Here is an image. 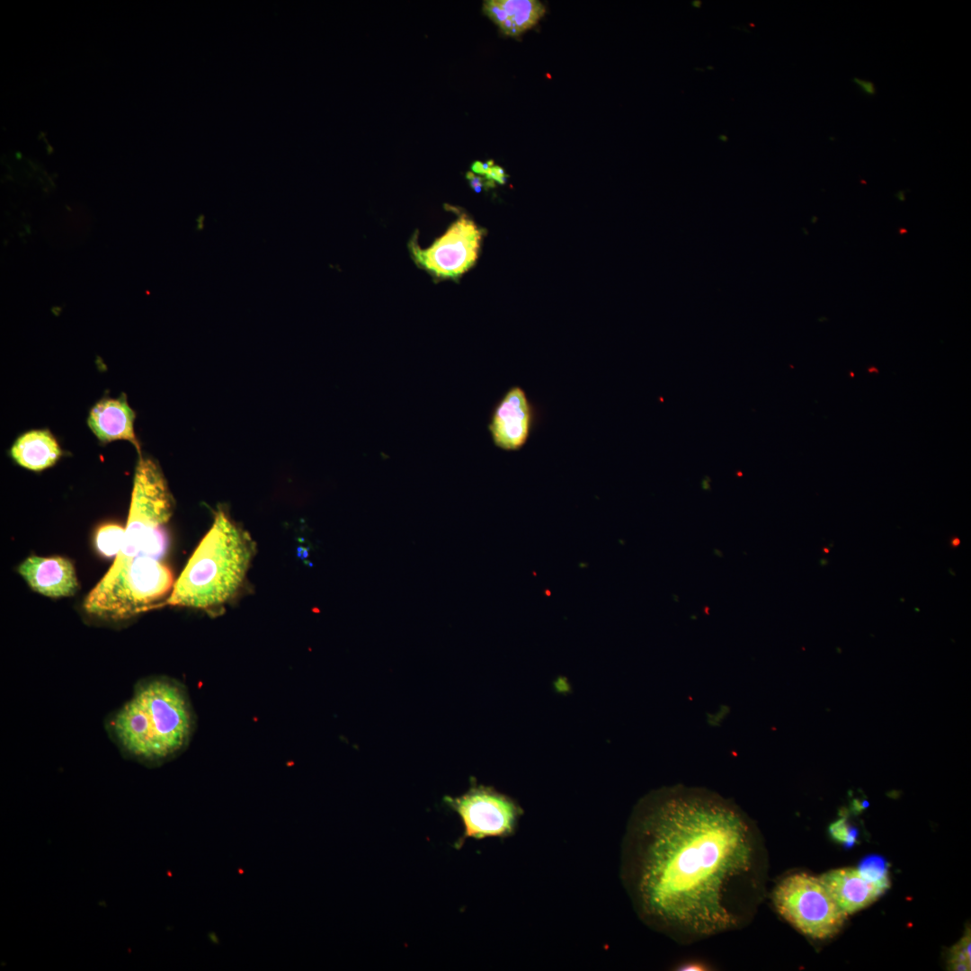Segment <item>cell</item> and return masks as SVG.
<instances>
[{"mask_svg":"<svg viewBox=\"0 0 971 971\" xmlns=\"http://www.w3.org/2000/svg\"><path fill=\"white\" fill-rule=\"evenodd\" d=\"M765 859L751 819L706 789L669 787L635 806L620 877L650 928L693 942L747 924L762 896Z\"/></svg>","mask_w":971,"mask_h":971,"instance_id":"1","label":"cell"},{"mask_svg":"<svg viewBox=\"0 0 971 971\" xmlns=\"http://www.w3.org/2000/svg\"><path fill=\"white\" fill-rule=\"evenodd\" d=\"M254 552L249 535L218 511L165 604L204 610L224 604L241 586Z\"/></svg>","mask_w":971,"mask_h":971,"instance_id":"2","label":"cell"},{"mask_svg":"<svg viewBox=\"0 0 971 971\" xmlns=\"http://www.w3.org/2000/svg\"><path fill=\"white\" fill-rule=\"evenodd\" d=\"M113 733L131 755L161 761L179 752L192 728L191 707L183 690L163 679L141 685L113 718Z\"/></svg>","mask_w":971,"mask_h":971,"instance_id":"3","label":"cell"},{"mask_svg":"<svg viewBox=\"0 0 971 971\" xmlns=\"http://www.w3.org/2000/svg\"><path fill=\"white\" fill-rule=\"evenodd\" d=\"M174 585V575L165 563L139 556L111 566L86 595L83 608L99 618L125 619L162 603Z\"/></svg>","mask_w":971,"mask_h":971,"instance_id":"4","label":"cell"},{"mask_svg":"<svg viewBox=\"0 0 971 971\" xmlns=\"http://www.w3.org/2000/svg\"><path fill=\"white\" fill-rule=\"evenodd\" d=\"M173 511V497L159 466L140 455L134 473L123 545L111 566L122 565L139 556L159 559L167 544L162 528Z\"/></svg>","mask_w":971,"mask_h":971,"instance_id":"5","label":"cell"},{"mask_svg":"<svg viewBox=\"0 0 971 971\" xmlns=\"http://www.w3.org/2000/svg\"><path fill=\"white\" fill-rule=\"evenodd\" d=\"M778 913L799 932L814 940L835 936L848 915L820 880L807 873L787 876L773 890Z\"/></svg>","mask_w":971,"mask_h":971,"instance_id":"6","label":"cell"},{"mask_svg":"<svg viewBox=\"0 0 971 971\" xmlns=\"http://www.w3.org/2000/svg\"><path fill=\"white\" fill-rule=\"evenodd\" d=\"M444 802L460 816L464 826L463 834L455 843L458 849L468 838L513 835L523 815V809L513 798L475 780L467 792L456 797L446 796Z\"/></svg>","mask_w":971,"mask_h":971,"instance_id":"7","label":"cell"},{"mask_svg":"<svg viewBox=\"0 0 971 971\" xmlns=\"http://www.w3.org/2000/svg\"><path fill=\"white\" fill-rule=\"evenodd\" d=\"M483 237L479 228L466 213L428 248H421L418 236L414 234L408 248L414 263L438 279H458L476 263Z\"/></svg>","mask_w":971,"mask_h":971,"instance_id":"8","label":"cell"},{"mask_svg":"<svg viewBox=\"0 0 971 971\" xmlns=\"http://www.w3.org/2000/svg\"><path fill=\"white\" fill-rule=\"evenodd\" d=\"M536 416L526 391L518 385L510 387L490 414L488 432L494 445L505 451L520 450L532 433Z\"/></svg>","mask_w":971,"mask_h":971,"instance_id":"9","label":"cell"},{"mask_svg":"<svg viewBox=\"0 0 971 971\" xmlns=\"http://www.w3.org/2000/svg\"><path fill=\"white\" fill-rule=\"evenodd\" d=\"M31 589L50 598L69 597L78 588L72 562L60 556H30L17 567Z\"/></svg>","mask_w":971,"mask_h":971,"instance_id":"10","label":"cell"},{"mask_svg":"<svg viewBox=\"0 0 971 971\" xmlns=\"http://www.w3.org/2000/svg\"><path fill=\"white\" fill-rule=\"evenodd\" d=\"M135 417L127 396L122 393L116 398L105 396L96 402L89 412L87 425L101 443L128 441L140 454V444L134 432Z\"/></svg>","mask_w":971,"mask_h":971,"instance_id":"11","label":"cell"},{"mask_svg":"<svg viewBox=\"0 0 971 971\" xmlns=\"http://www.w3.org/2000/svg\"><path fill=\"white\" fill-rule=\"evenodd\" d=\"M830 895L847 914H852L875 902L883 895L851 867L829 870L819 877Z\"/></svg>","mask_w":971,"mask_h":971,"instance_id":"12","label":"cell"},{"mask_svg":"<svg viewBox=\"0 0 971 971\" xmlns=\"http://www.w3.org/2000/svg\"><path fill=\"white\" fill-rule=\"evenodd\" d=\"M62 450L53 434L47 429L28 431L13 443L10 456L19 466L32 471L52 467Z\"/></svg>","mask_w":971,"mask_h":971,"instance_id":"13","label":"cell"},{"mask_svg":"<svg viewBox=\"0 0 971 971\" xmlns=\"http://www.w3.org/2000/svg\"><path fill=\"white\" fill-rule=\"evenodd\" d=\"M485 13L509 36H518L532 28L545 13L537 0H490L484 3Z\"/></svg>","mask_w":971,"mask_h":971,"instance_id":"14","label":"cell"},{"mask_svg":"<svg viewBox=\"0 0 971 971\" xmlns=\"http://www.w3.org/2000/svg\"><path fill=\"white\" fill-rule=\"evenodd\" d=\"M888 862L881 855L869 854L862 858L858 865L860 875L882 894L890 886Z\"/></svg>","mask_w":971,"mask_h":971,"instance_id":"15","label":"cell"},{"mask_svg":"<svg viewBox=\"0 0 971 971\" xmlns=\"http://www.w3.org/2000/svg\"><path fill=\"white\" fill-rule=\"evenodd\" d=\"M124 536L125 528L120 524L104 523L94 533V547L103 557H116L123 545Z\"/></svg>","mask_w":971,"mask_h":971,"instance_id":"16","label":"cell"},{"mask_svg":"<svg viewBox=\"0 0 971 971\" xmlns=\"http://www.w3.org/2000/svg\"><path fill=\"white\" fill-rule=\"evenodd\" d=\"M970 934V927L968 925L962 938L949 949L948 969L953 971H969L971 969Z\"/></svg>","mask_w":971,"mask_h":971,"instance_id":"17","label":"cell"},{"mask_svg":"<svg viewBox=\"0 0 971 971\" xmlns=\"http://www.w3.org/2000/svg\"><path fill=\"white\" fill-rule=\"evenodd\" d=\"M829 833L834 840L842 843L847 849L854 846L859 836L858 829L850 824L845 817L832 823L829 827Z\"/></svg>","mask_w":971,"mask_h":971,"instance_id":"18","label":"cell"},{"mask_svg":"<svg viewBox=\"0 0 971 971\" xmlns=\"http://www.w3.org/2000/svg\"><path fill=\"white\" fill-rule=\"evenodd\" d=\"M508 176L509 175L505 174L504 169L496 165H494L485 175L486 179L492 180L499 184H504Z\"/></svg>","mask_w":971,"mask_h":971,"instance_id":"19","label":"cell"},{"mask_svg":"<svg viewBox=\"0 0 971 971\" xmlns=\"http://www.w3.org/2000/svg\"><path fill=\"white\" fill-rule=\"evenodd\" d=\"M466 177L469 182L470 187L476 192H480L482 191V188L486 184V182H484L483 177H481L479 175H476L473 172H468L466 174Z\"/></svg>","mask_w":971,"mask_h":971,"instance_id":"20","label":"cell"},{"mask_svg":"<svg viewBox=\"0 0 971 971\" xmlns=\"http://www.w3.org/2000/svg\"><path fill=\"white\" fill-rule=\"evenodd\" d=\"M494 165L493 160L486 162L475 161L471 165V172L480 175H486L488 170Z\"/></svg>","mask_w":971,"mask_h":971,"instance_id":"21","label":"cell"},{"mask_svg":"<svg viewBox=\"0 0 971 971\" xmlns=\"http://www.w3.org/2000/svg\"><path fill=\"white\" fill-rule=\"evenodd\" d=\"M853 82L864 94L868 95H874L876 94V87L872 82L857 77L853 78Z\"/></svg>","mask_w":971,"mask_h":971,"instance_id":"22","label":"cell"},{"mask_svg":"<svg viewBox=\"0 0 971 971\" xmlns=\"http://www.w3.org/2000/svg\"><path fill=\"white\" fill-rule=\"evenodd\" d=\"M704 967H705L703 965H701V964L690 963V964H686V965L681 966L679 969L680 970H704V969H706Z\"/></svg>","mask_w":971,"mask_h":971,"instance_id":"23","label":"cell"},{"mask_svg":"<svg viewBox=\"0 0 971 971\" xmlns=\"http://www.w3.org/2000/svg\"><path fill=\"white\" fill-rule=\"evenodd\" d=\"M868 370H869V373H873V372L878 373V370H877V369L876 367H871Z\"/></svg>","mask_w":971,"mask_h":971,"instance_id":"24","label":"cell"},{"mask_svg":"<svg viewBox=\"0 0 971 971\" xmlns=\"http://www.w3.org/2000/svg\"><path fill=\"white\" fill-rule=\"evenodd\" d=\"M692 5L699 7L700 6V2L699 1H694Z\"/></svg>","mask_w":971,"mask_h":971,"instance_id":"25","label":"cell"},{"mask_svg":"<svg viewBox=\"0 0 971 971\" xmlns=\"http://www.w3.org/2000/svg\"><path fill=\"white\" fill-rule=\"evenodd\" d=\"M958 543H959V540H958V539H954V540L952 541V544H953L954 546H957V545H958Z\"/></svg>","mask_w":971,"mask_h":971,"instance_id":"26","label":"cell"},{"mask_svg":"<svg viewBox=\"0 0 971 971\" xmlns=\"http://www.w3.org/2000/svg\"><path fill=\"white\" fill-rule=\"evenodd\" d=\"M720 138L724 139V141L726 140V138L725 136H720Z\"/></svg>","mask_w":971,"mask_h":971,"instance_id":"27","label":"cell"}]
</instances>
